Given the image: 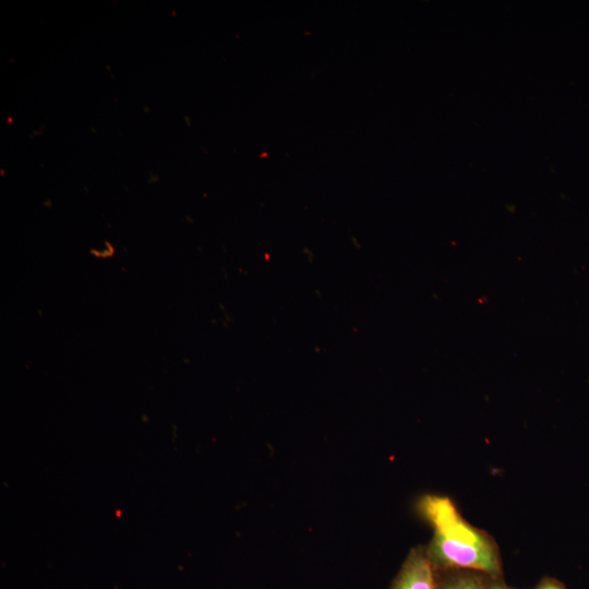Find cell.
<instances>
[{"label":"cell","instance_id":"obj_4","mask_svg":"<svg viewBox=\"0 0 589 589\" xmlns=\"http://www.w3.org/2000/svg\"><path fill=\"white\" fill-rule=\"evenodd\" d=\"M536 589H566L561 582L553 579L542 580Z\"/></svg>","mask_w":589,"mask_h":589},{"label":"cell","instance_id":"obj_5","mask_svg":"<svg viewBox=\"0 0 589 589\" xmlns=\"http://www.w3.org/2000/svg\"><path fill=\"white\" fill-rule=\"evenodd\" d=\"M486 589H509L504 584L497 580V578H490Z\"/></svg>","mask_w":589,"mask_h":589},{"label":"cell","instance_id":"obj_2","mask_svg":"<svg viewBox=\"0 0 589 589\" xmlns=\"http://www.w3.org/2000/svg\"><path fill=\"white\" fill-rule=\"evenodd\" d=\"M436 569L426 549H413L405 561L392 589H438Z\"/></svg>","mask_w":589,"mask_h":589},{"label":"cell","instance_id":"obj_1","mask_svg":"<svg viewBox=\"0 0 589 589\" xmlns=\"http://www.w3.org/2000/svg\"><path fill=\"white\" fill-rule=\"evenodd\" d=\"M418 509L433 529L426 551L437 569L472 570L490 578L501 576L497 543L488 532L467 521L449 497L424 495L418 502Z\"/></svg>","mask_w":589,"mask_h":589},{"label":"cell","instance_id":"obj_3","mask_svg":"<svg viewBox=\"0 0 589 589\" xmlns=\"http://www.w3.org/2000/svg\"><path fill=\"white\" fill-rule=\"evenodd\" d=\"M445 577L438 579V589H486L485 575L464 569H441Z\"/></svg>","mask_w":589,"mask_h":589}]
</instances>
